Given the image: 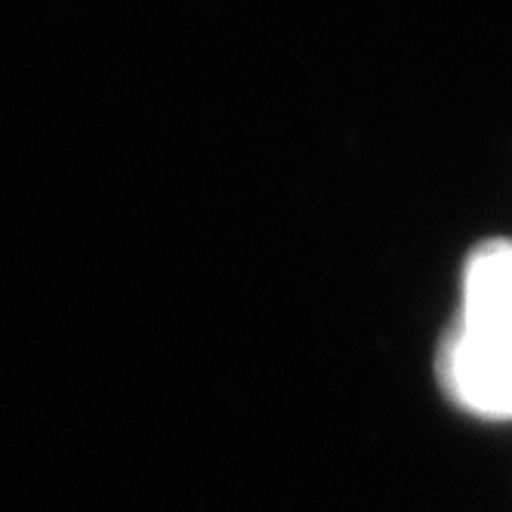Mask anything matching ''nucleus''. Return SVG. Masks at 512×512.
<instances>
[{
  "label": "nucleus",
  "instance_id": "nucleus-1",
  "mask_svg": "<svg viewBox=\"0 0 512 512\" xmlns=\"http://www.w3.org/2000/svg\"><path fill=\"white\" fill-rule=\"evenodd\" d=\"M438 380L466 414L512 420V241H485L469 253L463 306L438 349Z\"/></svg>",
  "mask_w": 512,
  "mask_h": 512
}]
</instances>
